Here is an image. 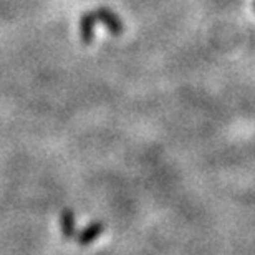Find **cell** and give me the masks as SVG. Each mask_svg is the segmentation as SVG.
I'll return each mask as SVG.
<instances>
[{"label": "cell", "instance_id": "2", "mask_svg": "<svg viewBox=\"0 0 255 255\" xmlns=\"http://www.w3.org/2000/svg\"><path fill=\"white\" fill-rule=\"evenodd\" d=\"M96 15L95 12H85L80 17V38L85 45H91L95 42V35H96Z\"/></svg>", "mask_w": 255, "mask_h": 255}, {"label": "cell", "instance_id": "5", "mask_svg": "<svg viewBox=\"0 0 255 255\" xmlns=\"http://www.w3.org/2000/svg\"><path fill=\"white\" fill-rule=\"evenodd\" d=\"M254 7H255V0H254Z\"/></svg>", "mask_w": 255, "mask_h": 255}, {"label": "cell", "instance_id": "4", "mask_svg": "<svg viewBox=\"0 0 255 255\" xmlns=\"http://www.w3.org/2000/svg\"><path fill=\"white\" fill-rule=\"evenodd\" d=\"M60 227H62V236L65 239L75 237L76 234V222H75V212L71 209H65L60 214Z\"/></svg>", "mask_w": 255, "mask_h": 255}, {"label": "cell", "instance_id": "3", "mask_svg": "<svg viewBox=\"0 0 255 255\" xmlns=\"http://www.w3.org/2000/svg\"><path fill=\"white\" fill-rule=\"evenodd\" d=\"M103 232H105V224L103 222H100V221L91 222L85 229H81V232L76 236V241H78V244L81 247L91 246L95 241H98Z\"/></svg>", "mask_w": 255, "mask_h": 255}, {"label": "cell", "instance_id": "1", "mask_svg": "<svg viewBox=\"0 0 255 255\" xmlns=\"http://www.w3.org/2000/svg\"><path fill=\"white\" fill-rule=\"evenodd\" d=\"M95 15H96V20L100 23H103L106 30L113 35V37H121L125 32V25L121 22V18L116 15L113 10L108 8V7H100L95 10Z\"/></svg>", "mask_w": 255, "mask_h": 255}]
</instances>
